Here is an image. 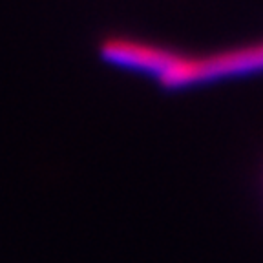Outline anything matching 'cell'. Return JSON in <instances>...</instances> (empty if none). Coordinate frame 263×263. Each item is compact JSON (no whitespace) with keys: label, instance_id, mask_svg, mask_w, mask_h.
Here are the masks:
<instances>
[{"label":"cell","instance_id":"1","mask_svg":"<svg viewBox=\"0 0 263 263\" xmlns=\"http://www.w3.org/2000/svg\"><path fill=\"white\" fill-rule=\"evenodd\" d=\"M103 55L115 64L157 75L166 86H185L225 75L263 70V44L196 59L181 57L137 42L114 41L104 44Z\"/></svg>","mask_w":263,"mask_h":263}]
</instances>
